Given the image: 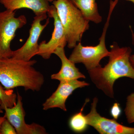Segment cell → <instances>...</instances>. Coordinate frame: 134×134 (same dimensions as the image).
Wrapping results in <instances>:
<instances>
[{
    "instance_id": "cell-1",
    "label": "cell",
    "mask_w": 134,
    "mask_h": 134,
    "mask_svg": "<svg viewBox=\"0 0 134 134\" xmlns=\"http://www.w3.org/2000/svg\"><path fill=\"white\" fill-rule=\"evenodd\" d=\"M109 61L104 67L101 66L88 71L92 81L107 96L114 98V85L121 77L134 80V69L130 61L132 49L129 47H120L116 42L110 46Z\"/></svg>"
},
{
    "instance_id": "cell-2",
    "label": "cell",
    "mask_w": 134,
    "mask_h": 134,
    "mask_svg": "<svg viewBox=\"0 0 134 134\" xmlns=\"http://www.w3.org/2000/svg\"><path fill=\"white\" fill-rule=\"evenodd\" d=\"M36 60L25 61L12 58L0 62V82L6 90L23 87L25 91H40L44 83V76L33 66Z\"/></svg>"
},
{
    "instance_id": "cell-3",
    "label": "cell",
    "mask_w": 134,
    "mask_h": 134,
    "mask_svg": "<svg viewBox=\"0 0 134 134\" xmlns=\"http://www.w3.org/2000/svg\"><path fill=\"white\" fill-rule=\"evenodd\" d=\"M52 4L65 31L68 47L74 48L89 29L90 21L70 0H55Z\"/></svg>"
},
{
    "instance_id": "cell-4",
    "label": "cell",
    "mask_w": 134,
    "mask_h": 134,
    "mask_svg": "<svg viewBox=\"0 0 134 134\" xmlns=\"http://www.w3.org/2000/svg\"><path fill=\"white\" fill-rule=\"evenodd\" d=\"M118 0L110 1V9L108 17L104 28L102 35L99 39V43L95 46H84L79 42L74 48L69 60L74 64L82 63L88 71L99 66L100 62L103 58L109 57L110 51L106 47L105 38L107 32L110 24L113 11L118 3Z\"/></svg>"
},
{
    "instance_id": "cell-5",
    "label": "cell",
    "mask_w": 134,
    "mask_h": 134,
    "mask_svg": "<svg viewBox=\"0 0 134 134\" xmlns=\"http://www.w3.org/2000/svg\"><path fill=\"white\" fill-rule=\"evenodd\" d=\"M24 15L16 17L15 11L6 9L0 12V59L11 58L13 51L10 44L18 29L26 24Z\"/></svg>"
},
{
    "instance_id": "cell-6",
    "label": "cell",
    "mask_w": 134,
    "mask_h": 134,
    "mask_svg": "<svg viewBox=\"0 0 134 134\" xmlns=\"http://www.w3.org/2000/svg\"><path fill=\"white\" fill-rule=\"evenodd\" d=\"M47 15V13H43L35 15L29 31V37L21 48L13 51L11 58L29 61L34 56L37 55L39 47V39L42 32L49 23Z\"/></svg>"
},
{
    "instance_id": "cell-7",
    "label": "cell",
    "mask_w": 134,
    "mask_h": 134,
    "mask_svg": "<svg viewBox=\"0 0 134 134\" xmlns=\"http://www.w3.org/2000/svg\"><path fill=\"white\" fill-rule=\"evenodd\" d=\"M98 99L95 97L91 105L90 111L85 115L88 125L100 134H134V127L124 126L114 119L102 117L97 111Z\"/></svg>"
},
{
    "instance_id": "cell-8",
    "label": "cell",
    "mask_w": 134,
    "mask_h": 134,
    "mask_svg": "<svg viewBox=\"0 0 134 134\" xmlns=\"http://www.w3.org/2000/svg\"><path fill=\"white\" fill-rule=\"evenodd\" d=\"M16 104L13 107H5V118L15 128L17 134H46L47 132L45 128L37 123L27 124L25 122V111L23 106L22 97L17 92Z\"/></svg>"
},
{
    "instance_id": "cell-9",
    "label": "cell",
    "mask_w": 134,
    "mask_h": 134,
    "mask_svg": "<svg viewBox=\"0 0 134 134\" xmlns=\"http://www.w3.org/2000/svg\"><path fill=\"white\" fill-rule=\"evenodd\" d=\"M48 16L54 19V29L52 37L48 42L46 41L40 44L37 55H40L44 59H50L51 55L58 47H65L67 45L66 37L57 10L53 5L50 6L47 13Z\"/></svg>"
},
{
    "instance_id": "cell-10",
    "label": "cell",
    "mask_w": 134,
    "mask_h": 134,
    "mask_svg": "<svg viewBox=\"0 0 134 134\" xmlns=\"http://www.w3.org/2000/svg\"><path fill=\"white\" fill-rule=\"evenodd\" d=\"M60 82L57 90L43 103V110L58 108L66 111V101L69 96L76 89L90 85L88 83L78 79Z\"/></svg>"
},
{
    "instance_id": "cell-11",
    "label": "cell",
    "mask_w": 134,
    "mask_h": 134,
    "mask_svg": "<svg viewBox=\"0 0 134 134\" xmlns=\"http://www.w3.org/2000/svg\"><path fill=\"white\" fill-rule=\"evenodd\" d=\"M64 48L63 47H58L54 52V54L57 55L60 59L62 66L58 73L51 75V79L62 82L85 78V76L79 71L75 64L67 58Z\"/></svg>"
},
{
    "instance_id": "cell-12",
    "label": "cell",
    "mask_w": 134,
    "mask_h": 134,
    "mask_svg": "<svg viewBox=\"0 0 134 134\" xmlns=\"http://www.w3.org/2000/svg\"><path fill=\"white\" fill-rule=\"evenodd\" d=\"M6 9L15 11L22 8L31 10L35 15L47 13L50 5L48 0H0Z\"/></svg>"
},
{
    "instance_id": "cell-13",
    "label": "cell",
    "mask_w": 134,
    "mask_h": 134,
    "mask_svg": "<svg viewBox=\"0 0 134 134\" xmlns=\"http://www.w3.org/2000/svg\"><path fill=\"white\" fill-rule=\"evenodd\" d=\"M90 21L99 24L102 17L99 12L96 0H70Z\"/></svg>"
},
{
    "instance_id": "cell-14",
    "label": "cell",
    "mask_w": 134,
    "mask_h": 134,
    "mask_svg": "<svg viewBox=\"0 0 134 134\" xmlns=\"http://www.w3.org/2000/svg\"><path fill=\"white\" fill-rule=\"evenodd\" d=\"M89 99L85 100L80 111L73 115L70 119L69 126L72 131L76 133H81L86 130L88 124L86 116L84 115L83 111L85 105L88 102Z\"/></svg>"
},
{
    "instance_id": "cell-15",
    "label": "cell",
    "mask_w": 134,
    "mask_h": 134,
    "mask_svg": "<svg viewBox=\"0 0 134 134\" xmlns=\"http://www.w3.org/2000/svg\"><path fill=\"white\" fill-rule=\"evenodd\" d=\"M17 94L14 93L12 90L5 89L0 84V101L1 108L3 110L5 107H13L17 101Z\"/></svg>"
},
{
    "instance_id": "cell-16",
    "label": "cell",
    "mask_w": 134,
    "mask_h": 134,
    "mask_svg": "<svg viewBox=\"0 0 134 134\" xmlns=\"http://www.w3.org/2000/svg\"><path fill=\"white\" fill-rule=\"evenodd\" d=\"M127 121L129 124L134 122V92L127 98L126 107L124 110Z\"/></svg>"
},
{
    "instance_id": "cell-17",
    "label": "cell",
    "mask_w": 134,
    "mask_h": 134,
    "mask_svg": "<svg viewBox=\"0 0 134 134\" xmlns=\"http://www.w3.org/2000/svg\"><path fill=\"white\" fill-rule=\"evenodd\" d=\"M0 134H17L15 128L6 118L1 125Z\"/></svg>"
},
{
    "instance_id": "cell-18",
    "label": "cell",
    "mask_w": 134,
    "mask_h": 134,
    "mask_svg": "<svg viewBox=\"0 0 134 134\" xmlns=\"http://www.w3.org/2000/svg\"><path fill=\"white\" fill-rule=\"evenodd\" d=\"M121 110L120 104L115 103L114 104L110 110V114L114 119L117 120L120 116Z\"/></svg>"
},
{
    "instance_id": "cell-19",
    "label": "cell",
    "mask_w": 134,
    "mask_h": 134,
    "mask_svg": "<svg viewBox=\"0 0 134 134\" xmlns=\"http://www.w3.org/2000/svg\"><path fill=\"white\" fill-rule=\"evenodd\" d=\"M130 29L131 33H132V41H133V44L134 45V32L133 31V30H132L131 26H130ZM130 61L131 65L134 69V54L130 55Z\"/></svg>"
},
{
    "instance_id": "cell-20",
    "label": "cell",
    "mask_w": 134,
    "mask_h": 134,
    "mask_svg": "<svg viewBox=\"0 0 134 134\" xmlns=\"http://www.w3.org/2000/svg\"><path fill=\"white\" fill-rule=\"evenodd\" d=\"M5 119H6V118L4 116L3 117H0V128H1V125L2 124V122H3V121L5 120Z\"/></svg>"
},
{
    "instance_id": "cell-21",
    "label": "cell",
    "mask_w": 134,
    "mask_h": 134,
    "mask_svg": "<svg viewBox=\"0 0 134 134\" xmlns=\"http://www.w3.org/2000/svg\"><path fill=\"white\" fill-rule=\"evenodd\" d=\"M1 101H0V113H3V111L2 109L1 108Z\"/></svg>"
},
{
    "instance_id": "cell-22",
    "label": "cell",
    "mask_w": 134,
    "mask_h": 134,
    "mask_svg": "<svg viewBox=\"0 0 134 134\" xmlns=\"http://www.w3.org/2000/svg\"><path fill=\"white\" fill-rule=\"evenodd\" d=\"M126 1H129L131 2L132 3H133L134 4V0H126Z\"/></svg>"
},
{
    "instance_id": "cell-23",
    "label": "cell",
    "mask_w": 134,
    "mask_h": 134,
    "mask_svg": "<svg viewBox=\"0 0 134 134\" xmlns=\"http://www.w3.org/2000/svg\"><path fill=\"white\" fill-rule=\"evenodd\" d=\"M48 2H52L53 1H55V0H48Z\"/></svg>"
},
{
    "instance_id": "cell-24",
    "label": "cell",
    "mask_w": 134,
    "mask_h": 134,
    "mask_svg": "<svg viewBox=\"0 0 134 134\" xmlns=\"http://www.w3.org/2000/svg\"><path fill=\"white\" fill-rule=\"evenodd\" d=\"M2 59H0V62H1V60Z\"/></svg>"
}]
</instances>
